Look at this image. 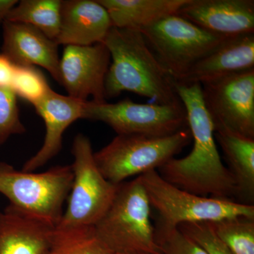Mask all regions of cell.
<instances>
[{"mask_svg": "<svg viewBox=\"0 0 254 254\" xmlns=\"http://www.w3.org/2000/svg\"><path fill=\"white\" fill-rule=\"evenodd\" d=\"M16 66L5 55H0V88H11Z\"/></svg>", "mask_w": 254, "mask_h": 254, "instance_id": "27", "label": "cell"}, {"mask_svg": "<svg viewBox=\"0 0 254 254\" xmlns=\"http://www.w3.org/2000/svg\"><path fill=\"white\" fill-rule=\"evenodd\" d=\"M82 119L106 124L118 135L164 136L188 128L186 110L182 103L142 104L129 98L116 103L86 101Z\"/></svg>", "mask_w": 254, "mask_h": 254, "instance_id": "9", "label": "cell"}, {"mask_svg": "<svg viewBox=\"0 0 254 254\" xmlns=\"http://www.w3.org/2000/svg\"><path fill=\"white\" fill-rule=\"evenodd\" d=\"M145 254L131 253V254Z\"/></svg>", "mask_w": 254, "mask_h": 254, "instance_id": "29", "label": "cell"}, {"mask_svg": "<svg viewBox=\"0 0 254 254\" xmlns=\"http://www.w3.org/2000/svg\"><path fill=\"white\" fill-rule=\"evenodd\" d=\"M17 4L16 0H0V24L6 21L11 10Z\"/></svg>", "mask_w": 254, "mask_h": 254, "instance_id": "28", "label": "cell"}, {"mask_svg": "<svg viewBox=\"0 0 254 254\" xmlns=\"http://www.w3.org/2000/svg\"><path fill=\"white\" fill-rule=\"evenodd\" d=\"M110 60L109 51L103 43L66 46L60 62V83L71 98L86 102L91 97V101L104 103L105 82Z\"/></svg>", "mask_w": 254, "mask_h": 254, "instance_id": "11", "label": "cell"}, {"mask_svg": "<svg viewBox=\"0 0 254 254\" xmlns=\"http://www.w3.org/2000/svg\"><path fill=\"white\" fill-rule=\"evenodd\" d=\"M191 141L189 127L164 136L117 135L94 153L95 161L107 180L120 185L129 177L159 170Z\"/></svg>", "mask_w": 254, "mask_h": 254, "instance_id": "5", "label": "cell"}, {"mask_svg": "<svg viewBox=\"0 0 254 254\" xmlns=\"http://www.w3.org/2000/svg\"><path fill=\"white\" fill-rule=\"evenodd\" d=\"M73 182L71 165H57L43 173L17 170L0 161V193L9 205L56 227Z\"/></svg>", "mask_w": 254, "mask_h": 254, "instance_id": "4", "label": "cell"}, {"mask_svg": "<svg viewBox=\"0 0 254 254\" xmlns=\"http://www.w3.org/2000/svg\"><path fill=\"white\" fill-rule=\"evenodd\" d=\"M109 14L113 27L141 30L177 14L190 0H97Z\"/></svg>", "mask_w": 254, "mask_h": 254, "instance_id": "18", "label": "cell"}, {"mask_svg": "<svg viewBox=\"0 0 254 254\" xmlns=\"http://www.w3.org/2000/svg\"><path fill=\"white\" fill-rule=\"evenodd\" d=\"M2 54L16 66H42L60 83L59 53L56 42L26 23H3Z\"/></svg>", "mask_w": 254, "mask_h": 254, "instance_id": "14", "label": "cell"}, {"mask_svg": "<svg viewBox=\"0 0 254 254\" xmlns=\"http://www.w3.org/2000/svg\"><path fill=\"white\" fill-rule=\"evenodd\" d=\"M93 230L113 254H160L151 206L139 177L120 184L113 203Z\"/></svg>", "mask_w": 254, "mask_h": 254, "instance_id": "3", "label": "cell"}, {"mask_svg": "<svg viewBox=\"0 0 254 254\" xmlns=\"http://www.w3.org/2000/svg\"><path fill=\"white\" fill-rule=\"evenodd\" d=\"M177 14L222 36L254 33V0H190Z\"/></svg>", "mask_w": 254, "mask_h": 254, "instance_id": "12", "label": "cell"}, {"mask_svg": "<svg viewBox=\"0 0 254 254\" xmlns=\"http://www.w3.org/2000/svg\"><path fill=\"white\" fill-rule=\"evenodd\" d=\"M138 177L150 206L158 213L155 230H170L182 223L214 222L232 217L254 218V205L194 194L164 180L157 170Z\"/></svg>", "mask_w": 254, "mask_h": 254, "instance_id": "6", "label": "cell"}, {"mask_svg": "<svg viewBox=\"0 0 254 254\" xmlns=\"http://www.w3.org/2000/svg\"><path fill=\"white\" fill-rule=\"evenodd\" d=\"M71 153L72 185L67 206L55 228H92L108 211L120 185L111 183L100 173L88 137L76 135Z\"/></svg>", "mask_w": 254, "mask_h": 254, "instance_id": "7", "label": "cell"}, {"mask_svg": "<svg viewBox=\"0 0 254 254\" xmlns=\"http://www.w3.org/2000/svg\"><path fill=\"white\" fill-rule=\"evenodd\" d=\"M11 89L16 96L33 105L41 100L51 88L44 75L34 66H16Z\"/></svg>", "mask_w": 254, "mask_h": 254, "instance_id": "23", "label": "cell"}, {"mask_svg": "<svg viewBox=\"0 0 254 254\" xmlns=\"http://www.w3.org/2000/svg\"><path fill=\"white\" fill-rule=\"evenodd\" d=\"M214 134L235 180L239 202L253 205L254 138L226 131H215Z\"/></svg>", "mask_w": 254, "mask_h": 254, "instance_id": "19", "label": "cell"}, {"mask_svg": "<svg viewBox=\"0 0 254 254\" xmlns=\"http://www.w3.org/2000/svg\"><path fill=\"white\" fill-rule=\"evenodd\" d=\"M175 88L186 110L193 148L185 158L171 159L157 171L181 190L201 196L234 200L236 185L220 159L213 123L203 105L201 86L175 83Z\"/></svg>", "mask_w": 254, "mask_h": 254, "instance_id": "1", "label": "cell"}, {"mask_svg": "<svg viewBox=\"0 0 254 254\" xmlns=\"http://www.w3.org/2000/svg\"><path fill=\"white\" fill-rule=\"evenodd\" d=\"M254 69V33L228 37L175 83L203 85Z\"/></svg>", "mask_w": 254, "mask_h": 254, "instance_id": "15", "label": "cell"}, {"mask_svg": "<svg viewBox=\"0 0 254 254\" xmlns=\"http://www.w3.org/2000/svg\"><path fill=\"white\" fill-rule=\"evenodd\" d=\"M208 254H233L215 235L209 222H187L177 227Z\"/></svg>", "mask_w": 254, "mask_h": 254, "instance_id": "25", "label": "cell"}, {"mask_svg": "<svg viewBox=\"0 0 254 254\" xmlns=\"http://www.w3.org/2000/svg\"><path fill=\"white\" fill-rule=\"evenodd\" d=\"M214 131L254 138V69L200 85Z\"/></svg>", "mask_w": 254, "mask_h": 254, "instance_id": "10", "label": "cell"}, {"mask_svg": "<svg viewBox=\"0 0 254 254\" xmlns=\"http://www.w3.org/2000/svg\"><path fill=\"white\" fill-rule=\"evenodd\" d=\"M209 222L232 254H254V218L236 216Z\"/></svg>", "mask_w": 254, "mask_h": 254, "instance_id": "22", "label": "cell"}, {"mask_svg": "<svg viewBox=\"0 0 254 254\" xmlns=\"http://www.w3.org/2000/svg\"><path fill=\"white\" fill-rule=\"evenodd\" d=\"M54 229L9 204L0 211V254H42Z\"/></svg>", "mask_w": 254, "mask_h": 254, "instance_id": "17", "label": "cell"}, {"mask_svg": "<svg viewBox=\"0 0 254 254\" xmlns=\"http://www.w3.org/2000/svg\"><path fill=\"white\" fill-rule=\"evenodd\" d=\"M62 1L22 0L10 11L6 21L26 23L56 41L61 25Z\"/></svg>", "mask_w": 254, "mask_h": 254, "instance_id": "20", "label": "cell"}, {"mask_svg": "<svg viewBox=\"0 0 254 254\" xmlns=\"http://www.w3.org/2000/svg\"><path fill=\"white\" fill-rule=\"evenodd\" d=\"M150 50L175 82L228 37L172 14L140 30Z\"/></svg>", "mask_w": 254, "mask_h": 254, "instance_id": "8", "label": "cell"}, {"mask_svg": "<svg viewBox=\"0 0 254 254\" xmlns=\"http://www.w3.org/2000/svg\"><path fill=\"white\" fill-rule=\"evenodd\" d=\"M42 254H113L102 245L92 228L54 229Z\"/></svg>", "mask_w": 254, "mask_h": 254, "instance_id": "21", "label": "cell"}, {"mask_svg": "<svg viewBox=\"0 0 254 254\" xmlns=\"http://www.w3.org/2000/svg\"><path fill=\"white\" fill-rule=\"evenodd\" d=\"M103 43L112 60L105 78L106 98L129 91L155 104L182 103L175 80L153 54L140 30L113 27Z\"/></svg>", "mask_w": 254, "mask_h": 254, "instance_id": "2", "label": "cell"}, {"mask_svg": "<svg viewBox=\"0 0 254 254\" xmlns=\"http://www.w3.org/2000/svg\"><path fill=\"white\" fill-rule=\"evenodd\" d=\"M155 238L160 254H208L177 227L170 230H155Z\"/></svg>", "mask_w": 254, "mask_h": 254, "instance_id": "26", "label": "cell"}, {"mask_svg": "<svg viewBox=\"0 0 254 254\" xmlns=\"http://www.w3.org/2000/svg\"><path fill=\"white\" fill-rule=\"evenodd\" d=\"M25 132L26 128L20 119L17 96L11 88H0V145L13 135Z\"/></svg>", "mask_w": 254, "mask_h": 254, "instance_id": "24", "label": "cell"}, {"mask_svg": "<svg viewBox=\"0 0 254 254\" xmlns=\"http://www.w3.org/2000/svg\"><path fill=\"white\" fill-rule=\"evenodd\" d=\"M113 27L104 6L93 0L62 1L57 44L88 46L104 42Z\"/></svg>", "mask_w": 254, "mask_h": 254, "instance_id": "16", "label": "cell"}, {"mask_svg": "<svg viewBox=\"0 0 254 254\" xmlns=\"http://www.w3.org/2000/svg\"><path fill=\"white\" fill-rule=\"evenodd\" d=\"M84 103L50 89L33 105L36 113L44 121L46 136L40 150L23 165V171H36L60 153L63 148L64 133L71 124L82 119Z\"/></svg>", "mask_w": 254, "mask_h": 254, "instance_id": "13", "label": "cell"}]
</instances>
